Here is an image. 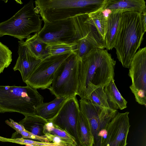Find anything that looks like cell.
Returning a JSON list of instances; mask_svg holds the SVG:
<instances>
[{
	"mask_svg": "<svg viewBox=\"0 0 146 146\" xmlns=\"http://www.w3.org/2000/svg\"><path fill=\"white\" fill-rule=\"evenodd\" d=\"M129 112H118L108 126V133L104 146H126L127 139L130 125Z\"/></svg>",
	"mask_w": 146,
	"mask_h": 146,
	"instance_id": "7c38bea8",
	"label": "cell"
},
{
	"mask_svg": "<svg viewBox=\"0 0 146 146\" xmlns=\"http://www.w3.org/2000/svg\"><path fill=\"white\" fill-rule=\"evenodd\" d=\"M16 134L21 135V137L23 138H29L38 140L41 142L49 143L48 139L45 137H42L34 135L26 130L20 132L18 134Z\"/></svg>",
	"mask_w": 146,
	"mask_h": 146,
	"instance_id": "f1b7e54d",
	"label": "cell"
},
{
	"mask_svg": "<svg viewBox=\"0 0 146 146\" xmlns=\"http://www.w3.org/2000/svg\"><path fill=\"white\" fill-rule=\"evenodd\" d=\"M80 61L73 53L55 71L51 85L48 89L56 97L67 98L78 95Z\"/></svg>",
	"mask_w": 146,
	"mask_h": 146,
	"instance_id": "8992f818",
	"label": "cell"
},
{
	"mask_svg": "<svg viewBox=\"0 0 146 146\" xmlns=\"http://www.w3.org/2000/svg\"><path fill=\"white\" fill-rule=\"evenodd\" d=\"M48 121L36 115L27 116L19 123L25 130L33 134L45 137L44 127Z\"/></svg>",
	"mask_w": 146,
	"mask_h": 146,
	"instance_id": "d6986e66",
	"label": "cell"
},
{
	"mask_svg": "<svg viewBox=\"0 0 146 146\" xmlns=\"http://www.w3.org/2000/svg\"><path fill=\"white\" fill-rule=\"evenodd\" d=\"M79 105L76 96L67 98L56 115L48 121L69 134L75 141L77 146H82L77 130Z\"/></svg>",
	"mask_w": 146,
	"mask_h": 146,
	"instance_id": "9c48e42d",
	"label": "cell"
},
{
	"mask_svg": "<svg viewBox=\"0 0 146 146\" xmlns=\"http://www.w3.org/2000/svg\"><path fill=\"white\" fill-rule=\"evenodd\" d=\"M107 0H37L35 10L44 22L72 18L95 12L103 7Z\"/></svg>",
	"mask_w": 146,
	"mask_h": 146,
	"instance_id": "3957f363",
	"label": "cell"
},
{
	"mask_svg": "<svg viewBox=\"0 0 146 146\" xmlns=\"http://www.w3.org/2000/svg\"><path fill=\"white\" fill-rule=\"evenodd\" d=\"M104 87H100L93 90L86 100L100 106L110 108Z\"/></svg>",
	"mask_w": 146,
	"mask_h": 146,
	"instance_id": "d4e9b609",
	"label": "cell"
},
{
	"mask_svg": "<svg viewBox=\"0 0 146 146\" xmlns=\"http://www.w3.org/2000/svg\"><path fill=\"white\" fill-rule=\"evenodd\" d=\"M104 89L110 108L113 110H122L127 108V102L117 88L114 78L111 80Z\"/></svg>",
	"mask_w": 146,
	"mask_h": 146,
	"instance_id": "e0dca14e",
	"label": "cell"
},
{
	"mask_svg": "<svg viewBox=\"0 0 146 146\" xmlns=\"http://www.w3.org/2000/svg\"><path fill=\"white\" fill-rule=\"evenodd\" d=\"M128 75L131 80L129 88L136 101L146 105V47L139 48L134 55L129 68Z\"/></svg>",
	"mask_w": 146,
	"mask_h": 146,
	"instance_id": "ba28073f",
	"label": "cell"
},
{
	"mask_svg": "<svg viewBox=\"0 0 146 146\" xmlns=\"http://www.w3.org/2000/svg\"><path fill=\"white\" fill-rule=\"evenodd\" d=\"M23 42L36 58L42 60L49 56L46 49L47 44L37 38L36 33L30 35Z\"/></svg>",
	"mask_w": 146,
	"mask_h": 146,
	"instance_id": "44dd1931",
	"label": "cell"
},
{
	"mask_svg": "<svg viewBox=\"0 0 146 146\" xmlns=\"http://www.w3.org/2000/svg\"><path fill=\"white\" fill-rule=\"evenodd\" d=\"M123 13L120 10L112 11L108 17L106 32L104 39V48L107 50L114 48Z\"/></svg>",
	"mask_w": 146,
	"mask_h": 146,
	"instance_id": "9a60e30c",
	"label": "cell"
},
{
	"mask_svg": "<svg viewBox=\"0 0 146 146\" xmlns=\"http://www.w3.org/2000/svg\"><path fill=\"white\" fill-rule=\"evenodd\" d=\"M45 137L49 143H52L61 146H70L69 144L65 139L56 135H53L45 132Z\"/></svg>",
	"mask_w": 146,
	"mask_h": 146,
	"instance_id": "83f0119b",
	"label": "cell"
},
{
	"mask_svg": "<svg viewBox=\"0 0 146 146\" xmlns=\"http://www.w3.org/2000/svg\"><path fill=\"white\" fill-rule=\"evenodd\" d=\"M10 121L8 119L5 121V123L12 128L15 129L16 134L20 132L25 130L23 126L22 125L15 121L11 119H9Z\"/></svg>",
	"mask_w": 146,
	"mask_h": 146,
	"instance_id": "f546056e",
	"label": "cell"
},
{
	"mask_svg": "<svg viewBox=\"0 0 146 146\" xmlns=\"http://www.w3.org/2000/svg\"><path fill=\"white\" fill-rule=\"evenodd\" d=\"M46 49L49 56L73 53L78 49L77 42H60L46 44Z\"/></svg>",
	"mask_w": 146,
	"mask_h": 146,
	"instance_id": "7402d4cb",
	"label": "cell"
},
{
	"mask_svg": "<svg viewBox=\"0 0 146 146\" xmlns=\"http://www.w3.org/2000/svg\"><path fill=\"white\" fill-rule=\"evenodd\" d=\"M67 98L56 97L49 102H43L36 108V115L49 121L56 115Z\"/></svg>",
	"mask_w": 146,
	"mask_h": 146,
	"instance_id": "ac0fdd59",
	"label": "cell"
},
{
	"mask_svg": "<svg viewBox=\"0 0 146 146\" xmlns=\"http://www.w3.org/2000/svg\"><path fill=\"white\" fill-rule=\"evenodd\" d=\"M72 18L77 40L86 41L96 49H104L103 39L88 14L80 15Z\"/></svg>",
	"mask_w": 146,
	"mask_h": 146,
	"instance_id": "4fadbf2b",
	"label": "cell"
},
{
	"mask_svg": "<svg viewBox=\"0 0 146 146\" xmlns=\"http://www.w3.org/2000/svg\"><path fill=\"white\" fill-rule=\"evenodd\" d=\"M77 128L82 146H93L94 138L88 121L80 110L78 116Z\"/></svg>",
	"mask_w": 146,
	"mask_h": 146,
	"instance_id": "ffe728a7",
	"label": "cell"
},
{
	"mask_svg": "<svg viewBox=\"0 0 146 146\" xmlns=\"http://www.w3.org/2000/svg\"><path fill=\"white\" fill-rule=\"evenodd\" d=\"M37 38L46 44L76 42V31L73 18L51 23L44 22L36 33Z\"/></svg>",
	"mask_w": 146,
	"mask_h": 146,
	"instance_id": "30bf717a",
	"label": "cell"
},
{
	"mask_svg": "<svg viewBox=\"0 0 146 146\" xmlns=\"http://www.w3.org/2000/svg\"><path fill=\"white\" fill-rule=\"evenodd\" d=\"M23 42V40L18 42L19 56L13 69L15 71L18 70L20 72L25 82L42 60L35 57Z\"/></svg>",
	"mask_w": 146,
	"mask_h": 146,
	"instance_id": "5bb4252c",
	"label": "cell"
},
{
	"mask_svg": "<svg viewBox=\"0 0 146 146\" xmlns=\"http://www.w3.org/2000/svg\"><path fill=\"white\" fill-rule=\"evenodd\" d=\"M34 3L30 1L11 18L0 23V37L8 35L21 41L40 30L43 21L35 11Z\"/></svg>",
	"mask_w": 146,
	"mask_h": 146,
	"instance_id": "5b68a950",
	"label": "cell"
},
{
	"mask_svg": "<svg viewBox=\"0 0 146 146\" xmlns=\"http://www.w3.org/2000/svg\"><path fill=\"white\" fill-rule=\"evenodd\" d=\"M37 89L25 86H0V113L17 112L25 116L36 115V108L43 102Z\"/></svg>",
	"mask_w": 146,
	"mask_h": 146,
	"instance_id": "277c9868",
	"label": "cell"
},
{
	"mask_svg": "<svg viewBox=\"0 0 146 146\" xmlns=\"http://www.w3.org/2000/svg\"><path fill=\"white\" fill-rule=\"evenodd\" d=\"M142 22L144 29L146 31V11L141 13Z\"/></svg>",
	"mask_w": 146,
	"mask_h": 146,
	"instance_id": "4dcf8cb0",
	"label": "cell"
},
{
	"mask_svg": "<svg viewBox=\"0 0 146 146\" xmlns=\"http://www.w3.org/2000/svg\"><path fill=\"white\" fill-rule=\"evenodd\" d=\"M25 146H33V145H25Z\"/></svg>",
	"mask_w": 146,
	"mask_h": 146,
	"instance_id": "1f68e13d",
	"label": "cell"
},
{
	"mask_svg": "<svg viewBox=\"0 0 146 146\" xmlns=\"http://www.w3.org/2000/svg\"><path fill=\"white\" fill-rule=\"evenodd\" d=\"M15 142L21 145H30L33 146H61L54 143L37 141L22 137L15 139Z\"/></svg>",
	"mask_w": 146,
	"mask_h": 146,
	"instance_id": "4316f807",
	"label": "cell"
},
{
	"mask_svg": "<svg viewBox=\"0 0 146 146\" xmlns=\"http://www.w3.org/2000/svg\"><path fill=\"white\" fill-rule=\"evenodd\" d=\"M12 54L9 48L0 42V74L11 64L12 61Z\"/></svg>",
	"mask_w": 146,
	"mask_h": 146,
	"instance_id": "484cf974",
	"label": "cell"
},
{
	"mask_svg": "<svg viewBox=\"0 0 146 146\" xmlns=\"http://www.w3.org/2000/svg\"><path fill=\"white\" fill-rule=\"evenodd\" d=\"M104 8L112 11H135L141 13L146 11L145 1L144 0H107Z\"/></svg>",
	"mask_w": 146,
	"mask_h": 146,
	"instance_id": "2e32d148",
	"label": "cell"
},
{
	"mask_svg": "<svg viewBox=\"0 0 146 146\" xmlns=\"http://www.w3.org/2000/svg\"><path fill=\"white\" fill-rule=\"evenodd\" d=\"M56 135L66 140L70 146H77L75 140L67 132L55 127L53 123L48 121L44 127V132Z\"/></svg>",
	"mask_w": 146,
	"mask_h": 146,
	"instance_id": "cb8c5ba5",
	"label": "cell"
},
{
	"mask_svg": "<svg viewBox=\"0 0 146 146\" xmlns=\"http://www.w3.org/2000/svg\"><path fill=\"white\" fill-rule=\"evenodd\" d=\"M80 111L87 118L94 139L101 127L110 121L118 112L117 110L102 107L89 101L80 99Z\"/></svg>",
	"mask_w": 146,
	"mask_h": 146,
	"instance_id": "8fae6325",
	"label": "cell"
},
{
	"mask_svg": "<svg viewBox=\"0 0 146 146\" xmlns=\"http://www.w3.org/2000/svg\"><path fill=\"white\" fill-rule=\"evenodd\" d=\"M104 7L88 14L103 40L106 32L108 18L105 16L102 12Z\"/></svg>",
	"mask_w": 146,
	"mask_h": 146,
	"instance_id": "603a6c76",
	"label": "cell"
},
{
	"mask_svg": "<svg viewBox=\"0 0 146 146\" xmlns=\"http://www.w3.org/2000/svg\"><path fill=\"white\" fill-rule=\"evenodd\" d=\"M80 59L78 95L86 100L92 92L104 87L114 77L116 61L107 50L94 49Z\"/></svg>",
	"mask_w": 146,
	"mask_h": 146,
	"instance_id": "6da1fadb",
	"label": "cell"
},
{
	"mask_svg": "<svg viewBox=\"0 0 146 146\" xmlns=\"http://www.w3.org/2000/svg\"><path fill=\"white\" fill-rule=\"evenodd\" d=\"M72 53L48 56L44 58L25 82L37 89H48L51 85L56 70Z\"/></svg>",
	"mask_w": 146,
	"mask_h": 146,
	"instance_id": "52a82bcc",
	"label": "cell"
},
{
	"mask_svg": "<svg viewBox=\"0 0 146 146\" xmlns=\"http://www.w3.org/2000/svg\"><path fill=\"white\" fill-rule=\"evenodd\" d=\"M146 32L141 13L127 11L122 13L120 27L114 48L117 58L124 68H129L133 57L139 48Z\"/></svg>",
	"mask_w": 146,
	"mask_h": 146,
	"instance_id": "7a4b0ae2",
	"label": "cell"
}]
</instances>
